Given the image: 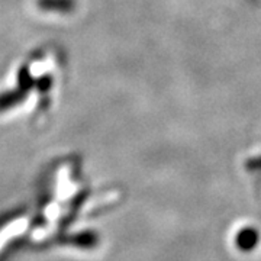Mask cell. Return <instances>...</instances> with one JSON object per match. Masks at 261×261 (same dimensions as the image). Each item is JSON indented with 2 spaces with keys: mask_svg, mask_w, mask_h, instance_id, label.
Here are the masks:
<instances>
[{
  "mask_svg": "<svg viewBox=\"0 0 261 261\" xmlns=\"http://www.w3.org/2000/svg\"><path fill=\"white\" fill-rule=\"evenodd\" d=\"M248 166H251L252 168H261V159H255L248 163Z\"/></svg>",
  "mask_w": 261,
  "mask_h": 261,
  "instance_id": "7a4b0ae2",
  "label": "cell"
},
{
  "mask_svg": "<svg viewBox=\"0 0 261 261\" xmlns=\"http://www.w3.org/2000/svg\"><path fill=\"white\" fill-rule=\"evenodd\" d=\"M58 243L77 247L82 250H94L96 247L100 245V237L94 231H82V232L64 235L58 240Z\"/></svg>",
  "mask_w": 261,
  "mask_h": 261,
  "instance_id": "6da1fadb",
  "label": "cell"
}]
</instances>
